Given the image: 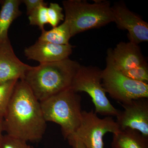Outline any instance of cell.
<instances>
[{"label": "cell", "instance_id": "cell-16", "mask_svg": "<svg viewBox=\"0 0 148 148\" xmlns=\"http://www.w3.org/2000/svg\"><path fill=\"white\" fill-rule=\"evenodd\" d=\"M18 80L0 83V120L5 115L12 92Z\"/></svg>", "mask_w": 148, "mask_h": 148}, {"label": "cell", "instance_id": "cell-19", "mask_svg": "<svg viewBox=\"0 0 148 148\" xmlns=\"http://www.w3.org/2000/svg\"><path fill=\"white\" fill-rule=\"evenodd\" d=\"M122 72L131 79L148 83V66L147 63L128 71Z\"/></svg>", "mask_w": 148, "mask_h": 148}, {"label": "cell", "instance_id": "cell-13", "mask_svg": "<svg viewBox=\"0 0 148 148\" xmlns=\"http://www.w3.org/2000/svg\"><path fill=\"white\" fill-rule=\"evenodd\" d=\"M21 0H0V42L9 39L8 30L16 18L21 16Z\"/></svg>", "mask_w": 148, "mask_h": 148}, {"label": "cell", "instance_id": "cell-5", "mask_svg": "<svg viewBox=\"0 0 148 148\" xmlns=\"http://www.w3.org/2000/svg\"><path fill=\"white\" fill-rule=\"evenodd\" d=\"M102 70L93 66L81 65L74 77L71 88L75 92H84L92 99L95 113L106 116H116L119 111L110 102L102 85Z\"/></svg>", "mask_w": 148, "mask_h": 148}, {"label": "cell", "instance_id": "cell-23", "mask_svg": "<svg viewBox=\"0 0 148 148\" xmlns=\"http://www.w3.org/2000/svg\"><path fill=\"white\" fill-rule=\"evenodd\" d=\"M3 120H0V144L3 136Z\"/></svg>", "mask_w": 148, "mask_h": 148}, {"label": "cell", "instance_id": "cell-6", "mask_svg": "<svg viewBox=\"0 0 148 148\" xmlns=\"http://www.w3.org/2000/svg\"><path fill=\"white\" fill-rule=\"evenodd\" d=\"M102 85L106 93L120 104L148 98V84L129 78L116 69L107 55L106 68L102 72Z\"/></svg>", "mask_w": 148, "mask_h": 148}, {"label": "cell", "instance_id": "cell-10", "mask_svg": "<svg viewBox=\"0 0 148 148\" xmlns=\"http://www.w3.org/2000/svg\"><path fill=\"white\" fill-rule=\"evenodd\" d=\"M32 67L17 57L10 39L0 42V83L24 80Z\"/></svg>", "mask_w": 148, "mask_h": 148}, {"label": "cell", "instance_id": "cell-8", "mask_svg": "<svg viewBox=\"0 0 148 148\" xmlns=\"http://www.w3.org/2000/svg\"><path fill=\"white\" fill-rule=\"evenodd\" d=\"M113 22L120 29L128 32L129 41L136 44L148 42V24L127 8L123 2L111 6Z\"/></svg>", "mask_w": 148, "mask_h": 148}, {"label": "cell", "instance_id": "cell-2", "mask_svg": "<svg viewBox=\"0 0 148 148\" xmlns=\"http://www.w3.org/2000/svg\"><path fill=\"white\" fill-rule=\"evenodd\" d=\"M81 65L70 58L32 66L24 80L40 102L70 88Z\"/></svg>", "mask_w": 148, "mask_h": 148}, {"label": "cell", "instance_id": "cell-18", "mask_svg": "<svg viewBox=\"0 0 148 148\" xmlns=\"http://www.w3.org/2000/svg\"><path fill=\"white\" fill-rule=\"evenodd\" d=\"M63 8L57 3H50L47 7L48 24L52 28L58 26L61 21H64L65 15L63 13Z\"/></svg>", "mask_w": 148, "mask_h": 148}, {"label": "cell", "instance_id": "cell-4", "mask_svg": "<svg viewBox=\"0 0 148 148\" xmlns=\"http://www.w3.org/2000/svg\"><path fill=\"white\" fill-rule=\"evenodd\" d=\"M65 18L71 36L90 29H98L113 22L110 3L96 1L90 3L85 0L62 2Z\"/></svg>", "mask_w": 148, "mask_h": 148}, {"label": "cell", "instance_id": "cell-21", "mask_svg": "<svg viewBox=\"0 0 148 148\" xmlns=\"http://www.w3.org/2000/svg\"><path fill=\"white\" fill-rule=\"evenodd\" d=\"M21 2L26 5L27 15L40 6L47 4L43 0H21Z\"/></svg>", "mask_w": 148, "mask_h": 148}, {"label": "cell", "instance_id": "cell-14", "mask_svg": "<svg viewBox=\"0 0 148 148\" xmlns=\"http://www.w3.org/2000/svg\"><path fill=\"white\" fill-rule=\"evenodd\" d=\"M112 148H148V138L137 130H121L113 135Z\"/></svg>", "mask_w": 148, "mask_h": 148}, {"label": "cell", "instance_id": "cell-9", "mask_svg": "<svg viewBox=\"0 0 148 148\" xmlns=\"http://www.w3.org/2000/svg\"><path fill=\"white\" fill-rule=\"evenodd\" d=\"M121 104L124 111H119L116 121L121 130H134L148 138V98L136 99Z\"/></svg>", "mask_w": 148, "mask_h": 148}, {"label": "cell", "instance_id": "cell-20", "mask_svg": "<svg viewBox=\"0 0 148 148\" xmlns=\"http://www.w3.org/2000/svg\"><path fill=\"white\" fill-rule=\"evenodd\" d=\"M0 148H32L27 142L6 135H3Z\"/></svg>", "mask_w": 148, "mask_h": 148}, {"label": "cell", "instance_id": "cell-12", "mask_svg": "<svg viewBox=\"0 0 148 148\" xmlns=\"http://www.w3.org/2000/svg\"><path fill=\"white\" fill-rule=\"evenodd\" d=\"M73 47L58 45L38 40L33 45L26 47L24 53L27 59L38 61L40 64L50 63L69 58Z\"/></svg>", "mask_w": 148, "mask_h": 148}, {"label": "cell", "instance_id": "cell-7", "mask_svg": "<svg viewBox=\"0 0 148 148\" xmlns=\"http://www.w3.org/2000/svg\"><path fill=\"white\" fill-rule=\"evenodd\" d=\"M121 130L112 116L101 119L93 111H82L79 127L67 140L69 144L79 141L86 148H104L105 135L108 132L116 134Z\"/></svg>", "mask_w": 148, "mask_h": 148}, {"label": "cell", "instance_id": "cell-3", "mask_svg": "<svg viewBox=\"0 0 148 148\" xmlns=\"http://www.w3.org/2000/svg\"><path fill=\"white\" fill-rule=\"evenodd\" d=\"M47 122L59 125L64 139L68 140L79 127L82 110L81 97L71 88L40 102Z\"/></svg>", "mask_w": 148, "mask_h": 148}, {"label": "cell", "instance_id": "cell-15", "mask_svg": "<svg viewBox=\"0 0 148 148\" xmlns=\"http://www.w3.org/2000/svg\"><path fill=\"white\" fill-rule=\"evenodd\" d=\"M71 38L69 24L64 21L62 24L49 31L43 30L38 40L58 45H68L70 44L69 40Z\"/></svg>", "mask_w": 148, "mask_h": 148}, {"label": "cell", "instance_id": "cell-1", "mask_svg": "<svg viewBox=\"0 0 148 148\" xmlns=\"http://www.w3.org/2000/svg\"><path fill=\"white\" fill-rule=\"evenodd\" d=\"M3 127L6 135L27 142H39L45 133L47 122L40 103L24 80L16 83Z\"/></svg>", "mask_w": 148, "mask_h": 148}, {"label": "cell", "instance_id": "cell-11", "mask_svg": "<svg viewBox=\"0 0 148 148\" xmlns=\"http://www.w3.org/2000/svg\"><path fill=\"white\" fill-rule=\"evenodd\" d=\"M107 55L116 69L121 72L147 63L139 45L130 41L119 42L113 49H108Z\"/></svg>", "mask_w": 148, "mask_h": 148}, {"label": "cell", "instance_id": "cell-22", "mask_svg": "<svg viewBox=\"0 0 148 148\" xmlns=\"http://www.w3.org/2000/svg\"><path fill=\"white\" fill-rule=\"evenodd\" d=\"M69 145L73 148H86L82 143L78 140H75L72 143H69Z\"/></svg>", "mask_w": 148, "mask_h": 148}, {"label": "cell", "instance_id": "cell-17", "mask_svg": "<svg viewBox=\"0 0 148 148\" xmlns=\"http://www.w3.org/2000/svg\"><path fill=\"white\" fill-rule=\"evenodd\" d=\"M47 4L40 6L32 12L28 16L29 24L38 27L41 31L45 30V26L48 24Z\"/></svg>", "mask_w": 148, "mask_h": 148}]
</instances>
